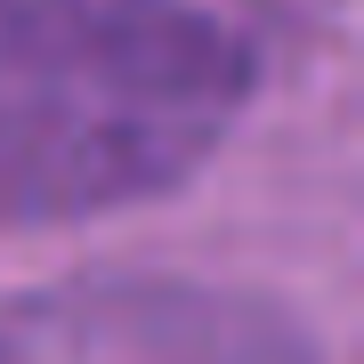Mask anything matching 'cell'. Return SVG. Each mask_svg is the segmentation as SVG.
Masks as SVG:
<instances>
[{"mask_svg":"<svg viewBox=\"0 0 364 364\" xmlns=\"http://www.w3.org/2000/svg\"><path fill=\"white\" fill-rule=\"evenodd\" d=\"M0 364H324L275 299L186 275H73L0 299Z\"/></svg>","mask_w":364,"mask_h":364,"instance_id":"cell-2","label":"cell"},{"mask_svg":"<svg viewBox=\"0 0 364 364\" xmlns=\"http://www.w3.org/2000/svg\"><path fill=\"white\" fill-rule=\"evenodd\" d=\"M251 90V41L195 0H0V227L170 195Z\"/></svg>","mask_w":364,"mask_h":364,"instance_id":"cell-1","label":"cell"}]
</instances>
